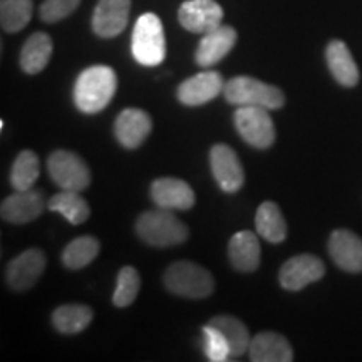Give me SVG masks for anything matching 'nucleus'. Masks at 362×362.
I'll return each instance as SVG.
<instances>
[{
  "label": "nucleus",
  "mask_w": 362,
  "mask_h": 362,
  "mask_svg": "<svg viewBox=\"0 0 362 362\" xmlns=\"http://www.w3.org/2000/svg\"><path fill=\"white\" fill-rule=\"evenodd\" d=\"M47 208L56 214H61L71 225H81L89 218L90 208L88 202L81 197L79 192L61 189L47 202Z\"/></svg>",
  "instance_id": "25"
},
{
  "label": "nucleus",
  "mask_w": 362,
  "mask_h": 362,
  "mask_svg": "<svg viewBox=\"0 0 362 362\" xmlns=\"http://www.w3.org/2000/svg\"><path fill=\"white\" fill-rule=\"evenodd\" d=\"M47 171L61 189L84 192L90 185V171L78 153L57 149L47 160Z\"/></svg>",
  "instance_id": "7"
},
{
  "label": "nucleus",
  "mask_w": 362,
  "mask_h": 362,
  "mask_svg": "<svg viewBox=\"0 0 362 362\" xmlns=\"http://www.w3.org/2000/svg\"><path fill=\"white\" fill-rule=\"evenodd\" d=\"M223 96L233 106H259L269 111L280 110L285 103L277 86L267 84L250 76H237L225 84Z\"/></svg>",
  "instance_id": "3"
},
{
  "label": "nucleus",
  "mask_w": 362,
  "mask_h": 362,
  "mask_svg": "<svg viewBox=\"0 0 362 362\" xmlns=\"http://www.w3.org/2000/svg\"><path fill=\"white\" fill-rule=\"evenodd\" d=\"M260 242L259 237L252 232H238L230 238L228 257L232 265L238 272L250 274L260 265Z\"/></svg>",
  "instance_id": "21"
},
{
  "label": "nucleus",
  "mask_w": 362,
  "mask_h": 362,
  "mask_svg": "<svg viewBox=\"0 0 362 362\" xmlns=\"http://www.w3.org/2000/svg\"><path fill=\"white\" fill-rule=\"evenodd\" d=\"M94 312L88 305L67 304L54 310L52 324L61 334H79L93 320Z\"/></svg>",
  "instance_id": "26"
},
{
  "label": "nucleus",
  "mask_w": 362,
  "mask_h": 362,
  "mask_svg": "<svg viewBox=\"0 0 362 362\" xmlns=\"http://www.w3.org/2000/svg\"><path fill=\"white\" fill-rule=\"evenodd\" d=\"M136 232L144 243L156 248L180 245L188 238L187 225L165 208L144 211L136 221Z\"/></svg>",
  "instance_id": "2"
},
{
  "label": "nucleus",
  "mask_w": 362,
  "mask_h": 362,
  "mask_svg": "<svg viewBox=\"0 0 362 362\" xmlns=\"http://www.w3.org/2000/svg\"><path fill=\"white\" fill-rule=\"evenodd\" d=\"M99 250H101V243L96 237L86 235V237L74 238L62 252V264L71 270L84 269L96 259Z\"/></svg>",
  "instance_id": "27"
},
{
  "label": "nucleus",
  "mask_w": 362,
  "mask_h": 362,
  "mask_svg": "<svg viewBox=\"0 0 362 362\" xmlns=\"http://www.w3.org/2000/svg\"><path fill=\"white\" fill-rule=\"evenodd\" d=\"M325 59H327L330 74L344 88H354L359 83V67L346 42L330 40L325 49Z\"/></svg>",
  "instance_id": "19"
},
{
  "label": "nucleus",
  "mask_w": 362,
  "mask_h": 362,
  "mask_svg": "<svg viewBox=\"0 0 362 362\" xmlns=\"http://www.w3.org/2000/svg\"><path fill=\"white\" fill-rule=\"evenodd\" d=\"M33 17V0H0V24L6 33H19Z\"/></svg>",
  "instance_id": "29"
},
{
  "label": "nucleus",
  "mask_w": 362,
  "mask_h": 362,
  "mask_svg": "<svg viewBox=\"0 0 362 362\" xmlns=\"http://www.w3.org/2000/svg\"><path fill=\"white\" fill-rule=\"evenodd\" d=\"M248 356L253 362H291V342L277 332H260L252 339Z\"/></svg>",
  "instance_id": "20"
},
{
  "label": "nucleus",
  "mask_w": 362,
  "mask_h": 362,
  "mask_svg": "<svg viewBox=\"0 0 362 362\" xmlns=\"http://www.w3.org/2000/svg\"><path fill=\"white\" fill-rule=\"evenodd\" d=\"M324 274V262L314 255L304 253L285 262L279 272V282L285 291L297 292L322 279Z\"/></svg>",
  "instance_id": "9"
},
{
  "label": "nucleus",
  "mask_w": 362,
  "mask_h": 362,
  "mask_svg": "<svg viewBox=\"0 0 362 362\" xmlns=\"http://www.w3.org/2000/svg\"><path fill=\"white\" fill-rule=\"evenodd\" d=\"M141 288V277L133 267H123L117 275V284L112 293V304L116 307H129Z\"/></svg>",
  "instance_id": "30"
},
{
  "label": "nucleus",
  "mask_w": 362,
  "mask_h": 362,
  "mask_svg": "<svg viewBox=\"0 0 362 362\" xmlns=\"http://www.w3.org/2000/svg\"><path fill=\"white\" fill-rule=\"evenodd\" d=\"M151 200L165 210H189L197 202L187 181L178 178H158L151 185Z\"/></svg>",
  "instance_id": "15"
},
{
  "label": "nucleus",
  "mask_w": 362,
  "mask_h": 362,
  "mask_svg": "<svg viewBox=\"0 0 362 362\" xmlns=\"http://www.w3.org/2000/svg\"><path fill=\"white\" fill-rule=\"evenodd\" d=\"M225 89L223 78L216 71L194 74L178 86V99L185 106H203L214 101Z\"/></svg>",
  "instance_id": "12"
},
{
  "label": "nucleus",
  "mask_w": 362,
  "mask_h": 362,
  "mask_svg": "<svg viewBox=\"0 0 362 362\" xmlns=\"http://www.w3.org/2000/svg\"><path fill=\"white\" fill-rule=\"evenodd\" d=\"M45 210V198L39 189H24L7 197L0 206L4 221L13 225H25L34 221Z\"/></svg>",
  "instance_id": "13"
},
{
  "label": "nucleus",
  "mask_w": 362,
  "mask_h": 362,
  "mask_svg": "<svg viewBox=\"0 0 362 362\" xmlns=\"http://www.w3.org/2000/svg\"><path fill=\"white\" fill-rule=\"evenodd\" d=\"M237 44V30L230 25L221 24L210 33L203 34V37L198 44L197 64L200 67H210L218 64L226 54H228Z\"/></svg>",
  "instance_id": "16"
},
{
  "label": "nucleus",
  "mask_w": 362,
  "mask_h": 362,
  "mask_svg": "<svg viewBox=\"0 0 362 362\" xmlns=\"http://www.w3.org/2000/svg\"><path fill=\"white\" fill-rule=\"evenodd\" d=\"M40 165L39 158L34 151H21L13 161L11 170V185L16 192L34 188L39 178Z\"/></svg>",
  "instance_id": "28"
},
{
  "label": "nucleus",
  "mask_w": 362,
  "mask_h": 362,
  "mask_svg": "<svg viewBox=\"0 0 362 362\" xmlns=\"http://www.w3.org/2000/svg\"><path fill=\"white\" fill-rule=\"evenodd\" d=\"M203 337H205V354L211 362H225L230 359V347L225 337L216 330L214 325L208 324L203 327Z\"/></svg>",
  "instance_id": "31"
},
{
  "label": "nucleus",
  "mask_w": 362,
  "mask_h": 362,
  "mask_svg": "<svg viewBox=\"0 0 362 362\" xmlns=\"http://www.w3.org/2000/svg\"><path fill=\"white\" fill-rule=\"evenodd\" d=\"M181 27L193 34H206L221 25L223 8L215 0H187L178 11Z\"/></svg>",
  "instance_id": "8"
},
{
  "label": "nucleus",
  "mask_w": 362,
  "mask_h": 362,
  "mask_svg": "<svg viewBox=\"0 0 362 362\" xmlns=\"http://www.w3.org/2000/svg\"><path fill=\"white\" fill-rule=\"evenodd\" d=\"M257 233L270 243H280L287 237V223L277 203L265 202L257 210Z\"/></svg>",
  "instance_id": "24"
},
{
  "label": "nucleus",
  "mask_w": 362,
  "mask_h": 362,
  "mask_svg": "<svg viewBox=\"0 0 362 362\" xmlns=\"http://www.w3.org/2000/svg\"><path fill=\"white\" fill-rule=\"evenodd\" d=\"M131 52L139 64L160 66L166 56L165 30L156 13H143L136 21L131 37Z\"/></svg>",
  "instance_id": "5"
},
{
  "label": "nucleus",
  "mask_w": 362,
  "mask_h": 362,
  "mask_svg": "<svg viewBox=\"0 0 362 362\" xmlns=\"http://www.w3.org/2000/svg\"><path fill=\"white\" fill-rule=\"evenodd\" d=\"M131 0H99L93 13V30L99 37L111 39L126 29Z\"/></svg>",
  "instance_id": "14"
},
{
  "label": "nucleus",
  "mask_w": 362,
  "mask_h": 362,
  "mask_svg": "<svg viewBox=\"0 0 362 362\" xmlns=\"http://www.w3.org/2000/svg\"><path fill=\"white\" fill-rule=\"evenodd\" d=\"M52 56V39L44 33H35L25 40L21 51V67L25 74H39Z\"/></svg>",
  "instance_id": "22"
},
{
  "label": "nucleus",
  "mask_w": 362,
  "mask_h": 362,
  "mask_svg": "<svg viewBox=\"0 0 362 362\" xmlns=\"http://www.w3.org/2000/svg\"><path fill=\"white\" fill-rule=\"evenodd\" d=\"M210 165L216 183L225 193H237L242 188L245 173L232 148L226 144H215L210 151Z\"/></svg>",
  "instance_id": "11"
},
{
  "label": "nucleus",
  "mask_w": 362,
  "mask_h": 362,
  "mask_svg": "<svg viewBox=\"0 0 362 362\" xmlns=\"http://www.w3.org/2000/svg\"><path fill=\"white\" fill-rule=\"evenodd\" d=\"M233 123L243 141L257 149L270 148L275 141V124L269 110L259 106H238Z\"/></svg>",
  "instance_id": "6"
},
{
  "label": "nucleus",
  "mask_w": 362,
  "mask_h": 362,
  "mask_svg": "<svg viewBox=\"0 0 362 362\" xmlns=\"http://www.w3.org/2000/svg\"><path fill=\"white\" fill-rule=\"evenodd\" d=\"M153 123L146 111L129 107L119 112L115 123V134L117 141L124 148L134 149L141 146L148 134L151 133Z\"/></svg>",
  "instance_id": "18"
},
{
  "label": "nucleus",
  "mask_w": 362,
  "mask_h": 362,
  "mask_svg": "<svg viewBox=\"0 0 362 362\" xmlns=\"http://www.w3.org/2000/svg\"><path fill=\"white\" fill-rule=\"evenodd\" d=\"M45 255L40 248H29L17 255L7 267L6 280L12 291H29L45 270Z\"/></svg>",
  "instance_id": "10"
},
{
  "label": "nucleus",
  "mask_w": 362,
  "mask_h": 362,
  "mask_svg": "<svg viewBox=\"0 0 362 362\" xmlns=\"http://www.w3.org/2000/svg\"><path fill=\"white\" fill-rule=\"evenodd\" d=\"M117 89L115 69L110 66H90L78 76L74 84V103L84 115L103 111Z\"/></svg>",
  "instance_id": "1"
},
{
  "label": "nucleus",
  "mask_w": 362,
  "mask_h": 362,
  "mask_svg": "<svg viewBox=\"0 0 362 362\" xmlns=\"http://www.w3.org/2000/svg\"><path fill=\"white\" fill-rule=\"evenodd\" d=\"M218 330L221 336L225 337L226 344L230 347V354L233 357L243 356L250 349V332H248L247 325L242 320L233 315H216L208 322Z\"/></svg>",
  "instance_id": "23"
},
{
  "label": "nucleus",
  "mask_w": 362,
  "mask_h": 362,
  "mask_svg": "<svg viewBox=\"0 0 362 362\" xmlns=\"http://www.w3.org/2000/svg\"><path fill=\"white\" fill-rule=\"evenodd\" d=\"M163 282L175 296L185 298H205L214 293V275L202 265L189 260L171 264L163 275Z\"/></svg>",
  "instance_id": "4"
},
{
  "label": "nucleus",
  "mask_w": 362,
  "mask_h": 362,
  "mask_svg": "<svg viewBox=\"0 0 362 362\" xmlns=\"http://www.w3.org/2000/svg\"><path fill=\"white\" fill-rule=\"evenodd\" d=\"M329 253L339 269L349 274L362 272V240L349 230H336L330 235Z\"/></svg>",
  "instance_id": "17"
},
{
  "label": "nucleus",
  "mask_w": 362,
  "mask_h": 362,
  "mask_svg": "<svg viewBox=\"0 0 362 362\" xmlns=\"http://www.w3.org/2000/svg\"><path fill=\"white\" fill-rule=\"evenodd\" d=\"M81 0H45L40 6V19L47 24H54L69 17L79 7Z\"/></svg>",
  "instance_id": "32"
}]
</instances>
